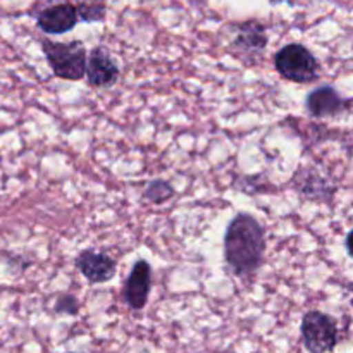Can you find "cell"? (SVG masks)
<instances>
[{
  "instance_id": "4",
  "label": "cell",
  "mask_w": 353,
  "mask_h": 353,
  "mask_svg": "<svg viewBox=\"0 0 353 353\" xmlns=\"http://www.w3.org/2000/svg\"><path fill=\"white\" fill-rule=\"evenodd\" d=\"M303 347L310 353H331L338 345L336 321L319 310H310L300 324Z\"/></svg>"
},
{
  "instance_id": "3",
  "label": "cell",
  "mask_w": 353,
  "mask_h": 353,
  "mask_svg": "<svg viewBox=\"0 0 353 353\" xmlns=\"http://www.w3.org/2000/svg\"><path fill=\"white\" fill-rule=\"evenodd\" d=\"M274 68L283 79L302 85L316 81L321 76L316 55L300 43H288L279 48L274 55Z\"/></svg>"
},
{
  "instance_id": "14",
  "label": "cell",
  "mask_w": 353,
  "mask_h": 353,
  "mask_svg": "<svg viewBox=\"0 0 353 353\" xmlns=\"http://www.w3.org/2000/svg\"><path fill=\"white\" fill-rule=\"evenodd\" d=\"M54 310L57 314L64 316H78L79 314V302L74 295H61L55 300Z\"/></svg>"
},
{
  "instance_id": "15",
  "label": "cell",
  "mask_w": 353,
  "mask_h": 353,
  "mask_svg": "<svg viewBox=\"0 0 353 353\" xmlns=\"http://www.w3.org/2000/svg\"><path fill=\"white\" fill-rule=\"evenodd\" d=\"M347 252L350 257H353V230L348 233V236H347Z\"/></svg>"
},
{
  "instance_id": "13",
  "label": "cell",
  "mask_w": 353,
  "mask_h": 353,
  "mask_svg": "<svg viewBox=\"0 0 353 353\" xmlns=\"http://www.w3.org/2000/svg\"><path fill=\"white\" fill-rule=\"evenodd\" d=\"M174 193L176 192L171 183L164 181V179H154L145 188L143 199L148 200L150 203H155V205H161V203L171 200L174 196Z\"/></svg>"
},
{
  "instance_id": "6",
  "label": "cell",
  "mask_w": 353,
  "mask_h": 353,
  "mask_svg": "<svg viewBox=\"0 0 353 353\" xmlns=\"http://www.w3.org/2000/svg\"><path fill=\"white\" fill-rule=\"evenodd\" d=\"M79 16L72 2L48 6L37 14V26L47 34H64L74 30Z\"/></svg>"
},
{
  "instance_id": "5",
  "label": "cell",
  "mask_w": 353,
  "mask_h": 353,
  "mask_svg": "<svg viewBox=\"0 0 353 353\" xmlns=\"http://www.w3.org/2000/svg\"><path fill=\"white\" fill-rule=\"evenodd\" d=\"M234 37L231 41V54L247 65L259 64L262 61L269 38L265 26L259 21H247L233 26Z\"/></svg>"
},
{
  "instance_id": "2",
  "label": "cell",
  "mask_w": 353,
  "mask_h": 353,
  "mask_svg": "<svg viewBox=\"0 0 353 353\" xmlns=\"http://www.w3.org/2000/svg\"><path fill=\"white\" fill-rule=\"evenodd\" d=\"M41 50L45 59L50 65L52 72L57 78L68 79V81H79L86 76V64L88 55L83 41H52L41 40Z\"/></svg>"
},
{
  "instance_id": "12",
  "label": "cell",
  "mask_w": 353,
  "mask_h": 353,
  "mask_svg": "<svg viewBox=\"0 0 353 353\" xmlns=\"http://www.w3.org/2000/svg\"><path fill=\"white\" fill-rule=\"evenodd\" d=\"M74 6L83 23H100L105 19L107 0H76Z\"/></svg>"
},
{
  "instance_id": "10",
  "label": "cell",
  "mask_w": 353,
  "mask_h": 353,
  "mask_svg": "<svg viewBox=\"0 0 353 353\" xmlns=\"http://www.w3.org/2000/svg\"><path fill=\"white\" fill-rule=\"evenodd\" d=\"M305 107L312 117H330L343 112L347 102L340 97V93L330 85H323L312 90L305 99Z\"/></svg>"
},
{
  "instance_id": "7",
  "label": "cell",
  "mask_w": 353,
  "mask_h": 353,
  "mask_svg": "<svg viewBox=\"0 0 353 353\" xmlns=\"http://www.w3.org/2000/svg\"><path fill=\"white\" fill-rule=\"evenodd\" d=\"M152 288V268L147 261H137L131 268L130 276L123 288L124 302L130 309L141 310L145 309L150 296Z\"/></svg>"
},
{
  "instance_id": "1",
  "label": "cell",
  "mask_w": 353,
  "mask_h": 353,
  "mask_svg": "<svg viewBox=\"0 0 353 353\" xmlns=\"http://www.w3.org/2000/svg\"><path fill=\"white\" fill-rule=\"evenodd\" d=\"M265 254V233L257 219L240 212L230 221L224 233V259L238 278L255 274Z\"/></svg>"
},
{
  "instance_id": "8",
  "label": "cell",
  "mask_w": 353,
  "mask_h": 353,
  "mask_svg": "<svg viewBox=\"0 0 353 353\" xmlns=\"http://www.w3.org/2000/svg\"><path fill=\"white\" fill-rule=\"evenodd\" d=\"M76 269L92 285H103L116 276L117 264L110 255L95 250H83L76 255Z\"/></svg>"
},
{
  "instance_id": "9",
  "label": "cell",
  "mask_w": 353,
  "mask_h": 353,
  "mask_svg": "<svg viewBox=\"0 0 353 353\" xmlns=\"http://www.w3.org/2000/svg\"><path fill=\"white\" fill-rule=\"evenodd\" d=\"M119 76V65L105 48L95 47L90 52L88 64H86V78H88L90 86L110 88V86L116 85Z\"/></svg>"
},
{
  "instance_id": "11",
  "label": "cell",
  "mask_w": 353,
  "mask_h": 353,
  "mask_svg": "<svg viewBox=\"0 0 353 353\" xmlns=\"http://www.w3.org/2000/svg\"><path fill=\"white\" fill-rule=\"evenodd\" d=\"M295 190L307 200H327L331 186L326 179L314 169L302 168L293 178ZM333 192V190H331Z\"/></svg>"
}]
</instances>
